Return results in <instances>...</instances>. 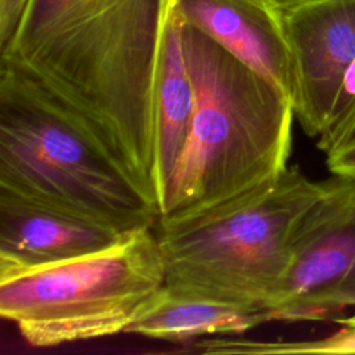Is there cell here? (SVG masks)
<instances>
[{"label":"cell","mask_w":355,"mask_h":355,"mask_svg":"<svg viewBox=\"0 0 355 355\" xmlns=\"http://www.w3.org/2000/svg\"><path fill=\"white\" fill-rule=\"evenodd\" d=\"M129 232L0 190V275L78 258Z\"/></svg>","instance_id":"8"},{"label":"cell","mask_w":355,"mask_h":355,"mask_svg":"<svg viewBox=\"0 0 355 355\" xmlns=\"http://www.w3.org/2000/svg\"><path fill=\"white\" fill-rule=\"evenodd\" d=\"M172 0H29L7 62L50 92L158 207L154 92Z\"/></svg>","instance_id":"1"},{"label":"cell","mask_w":355,"mask_h":355,"mask_svg":"<svg viewBox=\"0 0 355 355\" xmlns=\"http://www.w3.org/2000/svg\"><path fill=\"white\" fill-rule=\"evenodd\" d=\"M194 86L182 42V21L173 0L164 28L154 92L155 190L161 208L165 189L189 136Z\"/></svg>","instance_id":"10"},{"label":"cell","mask_w":355,"mask_h":355,"mask_svg":"<svg viewBox=\"0 0 355 355\" xmlns=\"http://www.w3.org/2000/svg\"><path fill=\"white\" fill-rule=\"evenodd\" d=\"M29 0H0V51L14 39Z\"/></svg>","instance_id":"14"},{"label":"cell","mask_w":355,"mask_h":355,"mask_svg":"<svg viewBox=\"0 0 355 355\" xmlns=\"http://www.w3.org/2000/svg\"><path fill=\"white\" fill-rule=\"evenodd\" d=\"M341 327L333 334L311 341H254L257 355L277 354H355V313L338 320Z\"/></svg>","instance_id":"13"},{"label":"cell","mask_w":355,"mask_h":355,"mask_svg":"<svg viewBox=\"0 0 355 355\" xmlns=\"http://www.w3.org/2000/svg\"><path fill=\"white\" fill-rule=\"evenodd\" d=\"M268 322H272V316L263 308L187 294L164 286L126 333L166 341H189L212 336H241Z\"/></svg>","instance_id":"11"},{"label":"cell","mask_w":355,"mask_h":355,"mask_svg":"<svg viewBox=\"0 0 355 355\" xmlns=\"http://www.w3.org/2000/svg\"><path fill=\"white\" fill-rule=\"evenodd\" d=\"M0 190L132 232L158 207L80 119L36 80L0 62Z\"/></svg>","instance_id":"3"},{"label":"cell","mask_w":355,"mask_h":355,"mask_svg":"<svg viewBox=\"0 0 355 355\" xmlns=\"http://www.w3.org/2000/svg\"><path fill=\"white\" fill-rule=\"evenodd\" d=\"M282 7L294 68V115L305 135L318 139L355 60V0H295Z\"/></svg>","instance_id":"7"},{"label":"cell","mask_w":355,"mask_h":355,"mask_svg":"<svg viewBox=\"0 0 355 355\" xmlns=\"http://www.w3.org/2000/svg\"><path fill=\"white\" fill-rule=\"evenodd\" d=\"M326 180L295 168L200 212L158 220L165 286L268 311L286 275L295 230Z\"/></svg>","instance_id":"4"},{"label":"cell","mask_w":355,"mask_h":355,"mask_svg":"<svg viewBox=\"0 0 355 355\" xmlns=\"http://www.w3.org/2000/svg\"><path fill=\"white\" fill-rule=\"evenodd\" d=\"M355 143V60L348 68L316 146L326 155Z\"/></svg>","instance_id":"12"},{"label":"cell","mask_w":355,"mask_h":355,"mask_svg":"<svg viewBox=\"0 0 355 355\" xmlns=\"http://www.w3.org/2000/svg\"><path fill=\"white\" fill-rule=\"evenodd\" d=\"M348 306H355V179L334 175L295 230L268 312L272 320L305 322Z\"/></svg>","instance_id":"6"},{"label":"cell","mask_w":355,"mask_h":355,"mask_svg":"<svg viewBox=\"0 0 355 355\" xmlns=\"http://www.w3.org/2000/svg\"><path fill=\"white\" fill-rule=\"evenodd\" d=\"M182 42L194 112L158 220L200 212L277 176L291 153L290 96L183 21Z\"/></svg>","instance_id":"2"},{"label":"cell","mask_w":355,"mask_h":355,"mask_svg":"<svg viewBox=\"0 0 355 355\" xmlns=\"http://www.w3.org/2000/svg\"><path fill=\"white\" fill-rule=\"evenodd\" d=\"M279 1L283 4V3H290V1H295V0H279Z\"/></svg>","instance_id":"16"},{"label":"cell","mask_w":355,"mask_h":355,"mask_svg":"<svg viewBox=\"0 0 355 355\" xmlns=\"http://www.w3.org/2000/svg\"><path fill=\"white\" fill-rule=\"evenodd\" d=\"M165 286L155 226L103 250L0 275V315L36 348L126 333Z\"/></svg>","instance_id":"5"},{"label":"cell","mask_w":355,"mask_h":355,"mask_svg":"<svg viewBox=\"0 0 355 355\" xmlns=\"http://www.w3.org/2000/svg\"><path fill=\"white\" fill-rule=\"evenodd\" d=\"M183 22L201 31L290 98L294 68L279 0H173Z\"/></svg>","instance_id":"9"},{"label":"cell","mask_w":355,"mask_h":355,"mask_svg":"<svg viewBox=\"0 0 355 355\" xmlns=\"http://www.w3.org/2000/svg\"><path fill=\"white\" fill-rule=\"evenodd\" d=\"M326 164L333 175L355 179V143L326 155Z\"/></svg>","instance_id":"15"}]
</instances>
